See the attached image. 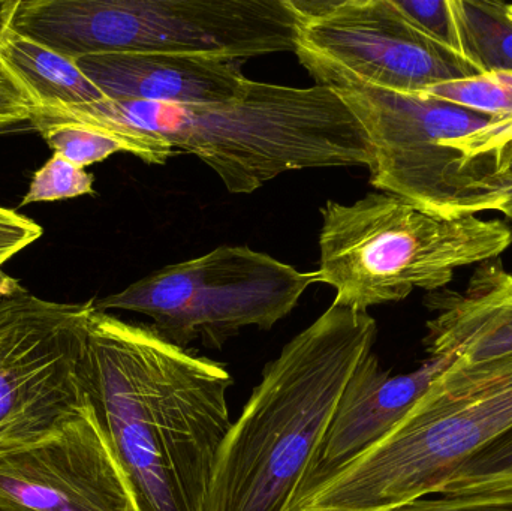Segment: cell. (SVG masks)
Here are the masks:
<instances>
[{"label": "cell", "instance_id": "cell-18", "mask_svg": "<svg viewBox=\"0 0 512 511\" xmlns=\"http://www.w3.org/2000/svg\"><path fill=\"white\" fill-rule=\"evenodd\" d=\"M423 93L478 113L512 119V72H486L438 84Z\"/></svg>", "mask_w": 512, "mask_h": 511}, {"label": "cell", "instance_id": "cell-27", "mask_svg": "<svg viewBox=\"0 0 512 511\" xmlns=\"http://www.w3.org/2000/svg\"><path fill=\"white\" fill-rule=\"evenodd\" d=\"M6 209H3V207H0V215H2L3 212H5Z\"/></svg>", "mask_w": 512, "mask_h": 511}, {"label": "cell", "instance_id": "cell-22", "mask_svg": "<svg viewBox=\"0 0 512 511\" xmlns=\"http://www.w3.org/2000/svg\"><path fill=\"white\" fill-rule=\"evenodd\" d=\"M41 236V225L18 215L14 210L6 209L0 215V269L9 258L32 245Z\"/></svg>", "mask_w": 512, "mask_h": 511}, {"label": "cell", "instance_id": "cell-26", "mask_svg": "<svg viewBox=\"0 0 512 511\" xmlns=\"http://www.w3.org/2000/svg\"><path fill=\"white\" fill-rule=\"evenodd\" d=\"M508 12H510V17L512 18V3L508 5Z\"/></svg>", "mask_w": 512, "mask_h": 511}, {"label": "cell", "instance_id": "cell-4", "mask_svg": "<svg viewBox=\"0 0 512 511\" xmlns=\"http://www.w3.org/2000/svg\"><path fill=\"white\" fill-rule=\"evenodd\" d=\"M512 428V356L453 362L412 410L289 511H393L439 494L451 474Z\"/></svg>", "mask_w": 512, "mask_h": 511}, {"label": "cell", "instance_id": "cell-7", "mask_svg": "<svg viewBox=\"0 0 512 511\" xmlns=\"http://www.w3.org/2000/svg\"><path fill=\"white\" fill-rule=\"evenodd\" d=\"M291 0H20L11 30L69 59L177 53L246 62L294 51Z\"/></svg>", "mask_w": 512, "mask_h": 511}, {"label": "cell", "instance_id": "cell-16", "mask_svg": "<svg viewBox=\"0 0 512 511\" xmlns=\"http://www.w3.org/2000/svg\"><path fill=\"white\" fill-rule=\"evenodd\" d=\"M460 56L480 74L512 72L510 3L496 0H450Z\"/></svg>", "mask_w": 512, "mask_h": 511}, {"label": "cell", "instance_id": "cell-6", "mask_svg": "<svg viewBox=\"0 0 512 511\" xmlns=\"http://www.w3.org/2000/svg\"><path fill=\"white\" fill-rule=\"evenodd\" d=\"M321 215L318 282L336 290L334 305L360 312L444 290L457 270L498 260L512 245L502 219L441 218L385 192L327 201Z\"/></svg>", "mask_w": 512, "mask_h": 511}, {"label": "cell", "instance_id": "cell-3", "mask_svg": "<svg viewBox=\"0 0 512 511\" xmlns=\"http://www.w3.org/2000/svg\"><path fill=\"white\" fill-rule=\"evenodd\" d=\"M378 336L331 305L267 363L216 459L207 511H288L354 369Z\"/></svg>", "mask_w": 512, "mask_h": 511}, {"label": "cell", "instance_id": "cell-25", "mask_svg": "<svg viewBox=\"0 0 512 511\" xmlns=\"http://www.w3.org/2000/svg\"><path fill=\"white\" fill-rule=\"evenodd\" d=\"M20 0H0V47L11 33L12 20L17 12Z\"/></svg>", "mask_w": 512, "mask_h": 511}, {"label": "cell", "instance_id": "cell-19", "mask_svg": "<svg viewBox=\"0 0 512 511\" xmlns=\"http://www.w3.org/2000/svg\"><path fill=\"white\" fill-rule=\"evenodd\" d=\"M93 174L77 167L62 156L54 153L41 170L33 174L29 191L21 201V206L42 203V201H59L66 198L93 194Z\"/></svg>", "mask_w": 512, "mask_h": 511}, {"label": "cell", "instance_id": "cell-17", "mask_svg": "<svg viewBox=\"0 0 512 511\" xmlns=\"http://www.w3.org/2000/svg\"><path fill=\"white\" fill-rule=\"evenodd\" d=\"M512 491V428L475 453L444 483L441 495Z\"/></svg>", "mask_w": 512, "mask_h": 511}, {"label": "cell", "instance_id": "cell-28", "mask_svg": "<svg viewBox=\"0 0 512 511\" xmlns=\"http://www.w3.org/2000/svg\"><path fill=\"white\" fill-rule=\"evenodd\" d=\"M0 275H2V273H0Z\"/></svg>", "mask_w": 512, "mask_h": 511}, {"label": "cell", "instance_id": "cell-8", "mask_svg": "<svg viewBox=\"0 0 512 511\" xmlns=\"http://www.w3.org/2000/svg\"><path fill=\"white\" fill-rule=\"evenodd\" d=\"M315 282L316 272H298L264 252L221 246L156 270L95 306L147 315L153 330L177 347L200 341L219 350L245 327L270 330Z\"/></svg>", "mask_w": 512, "mask_h": 511}, {"label": "cell", "instance_id": "cell-10", "mask_svg": "<svg viewBox=\"0 0 512 511\" xmlns=\"http://www.w3.org/2000/svg\"><path fill=\"white\" fill-rule=\"evenodd\" d=\"M300 17L295 54L319 86L357 83L426 92L480 72L418 30L394 0H291Z\"/></svg>", "mask_w": 512, "mask_h": 511}, {"label": "cell", "instance_id": "cell-14", "mask_svg": "<svg viewBox=\"0 0 512 511\" xmlns=\"http://www.w3.org/2000/svg\"><path fill=\"white\" fill-rule=\"evenodd\" d=\"M424 303L435 314L424 338L430 357L472 366L512 356V272L501 261L480 264L465 290L433 291Z\"/></svg>", "mask_w": 512, "mask_h": 511}, {"label": "cell", "instance_id": "cell-15", "mask_svg": "<svg viewBox=\"0 0 512 511\" xmlns=\"http://www.w3.org/2000/svg\"><path fill=\"white\" fill-rule=\"evenodd\" d=\"M0 63L26 93L32 107L86 105L107 99L78 68L77 60L12 30L0 47Z\"/></svg>", "mask_w": 512, "mask_h": 511}, {"label": "cell", "instance_id": "cell-5", "mask_svg": "<svg viewBox=\"0 0 512 511\" xmlns=\"http://www.w3.org/2000/svg\"><path fill=\"white\" fill-rule=\"evenodd\" d=\"M366 131L370 183L418 209L453 219L495 212L501 159L512 119L490 116L426 93L357 83L330 84Z\"/></svg>", "mask_w": 512, "mask_h": 511}, {"label": "cell", "instance_id": "cell-9", "mask_svg": "<svg viewBox=\"0 0 512 511\" xmlns=\"http://www.w3.org/2000/svg\"><path fill=\"white\" fill-rule=\"evenodd\" d=\"M95 300L59 303L0 275V456L41 443L89 407Z\"/></svg>", "mask_w": 512, "mask_h": 511}, {"label": "cell", "instance_id": "cell-2", "mask_svg": "<svg viewBox=\"0 0 512 511\" xmlns=\"http://www.w3.org/2000/svg\"><path fill=\"white\" fill-rule=\"evenodd\" d=\"M44 128L77 123L152 135L209 165L231 194H252L288 171L367 167L372 146L361 123L330 87L249 80L231 101L173 105L104 101L32 107Z\"/></svg>", "mask_w": 512, "mask_h": 511}, {"label": "cell", "instance_id": "cell-24", "mask_svg": "<svg viewBox=\"0 0 512 511\" xmlns=\"http://www.w3.org/2000/svg\"><path fill=\"white\" fill-rule=\"evenodd\" d=\"M499 182H501V192H499V203L495 212L502 213L512 221V140L502 152Z\"/></svg>", "mask_w": 512, "mask_h": 511}, {"label": "cell", "instance_id": "cell-1", "mask_svg": "<svg viewBox=\"0 0 512 511\" xmlns=\"http://www.w3.org/2000/svg\"><path fill=\"white\" fill-rule=\"evenodd\" d=\"M233 383L221 363L96 309L87 398L135 511H207L216 459L233 425Z\"/></svg>", "mask_w": 512, "mask_h": 511}, {"label": "cell", "instance_id": "cell-21", "mask_svg": "<svg viewBox=\"0 0 512 511\" xmlns=\"http://www.w3.org/2000/svg\"><path fill=\"white\" fill-rule=\"evenodd\" d=\"M393 511H512V491L421 498Z\"/></svg>", "mask_w": 512, "mask_h": 511}, {"label": "cell", "instance_id": "cell-13", "mask_svg": "<svg viewBox=\"0 0 512 511\" xmlns=\"http://www.w3.org/2000/svg\"><path fill=\"white\" fill-rule=\"evenodd\" d=\"M240 60L177 53L92 54L78 68L113 101L221 104L248 84Z\"/></svg>", "mask_w": 512, "mask_h": 511}, {"label": "cell", "instance_id": "cell-12", "mask_svg": "<svg viewBox=\"0 0 512 511\" xmlns=\"http://www.w3.org/2000/svg\"><path fill=\"white\" fill-rule=\"evenodd\" d=\"M453 362L429 357L417 371L393 375L382 369L373 350L367 353L349 377L289 509L312 497L349 462L381 441Z\"/></svg>", "mask_w": 512, "mask_h": 511}, {"label": "cell", "instance_id": "cell-11", "mask_svg": "<svg viewBox=\"0 0 512 511\" xmlns=\"http://www.w3.org/2000/svg\"><path fill=\"white\" fill-rule=\"evenodd\" d=\"M0 511H135L90 404L59 434L0 456Z\"/></svg>", "mask_w": 512, "mask_h": 511}, {"label": "cell", "instance_id": "cell-20", "mask_svg": "<svg viewBox=\"0 0 512 511\" xmlns=\"http://www.w3.org/2000/svg\"><path fill=\"white\" fill-rule=\"evenodd\" d=\"M397 8L418 30L459 54L456 21L450 0H394Z\"/></svg>", "mask_w": 512, "mask_h": 511}, {"label": "cell", "instance_id": "cell-23", "mask_svg": "<svg viewBox=\"0 0 512 511\" xmlns=\"http://www.w3.org/2000/svg\"><path fill=\"white\" fill-rule=\"evenodd\" d=\"M32 104L0 63V129L30 122Z\"/></svg>", "mask_w": 512, "mask_h": 511}]
</instances>
